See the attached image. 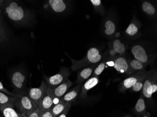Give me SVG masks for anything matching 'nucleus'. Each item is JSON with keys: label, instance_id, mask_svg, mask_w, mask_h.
<instances>
[{"label": "nucleus", "instance_id": "f257e3e1", "mask_svg": "<svg viewBox=\"0 0 157 117\" xmlns=\"http://www.w3.org/2000/svg\"><path fill=\"white\" fill-rule=\"evenodd\" d=\"M102 58L98 49L96 47H92L88 50L87 55L83 59L75 60L71 59L72 61V70L75 71L89 65L96 64L101 60Z\"/></svg>", "mask_w": 157, "mask_h": 117}, {"label": "nucleus", "instance_id": "f03ea898", "mask_svg": "<svg viewBox=\"0 0 157 117\" xmlns=\"http://www.w3.org/2000/svg\"><path fill=\"white\" fill-rule=\"evenodd\" d=\"M5 2V1H4ZM3 3L2 9H4V13L7 17L16 22H20L25 17L24 9L16 2Z\"/></svg>", "mask_w": 157, "mask_h": 117}, {"label": "nucleus", "instance_id": "7ed1b4c3", "mask_svg": "<svg viewBox=\"0 0 157 117\" xmlns=\"http://www.w3.org/2000/svg\"><path fill=\"white\" fill-rule=\"evenodd\" d=\"M142 93L146 98H150L152 94L157 91V73L153 69L147 72L144 80Z\"/></svg>", "mask_w": 157, "mask_h": 117}, {"label": "nucleus", "instance_id": "20e7f679", "mask_svg": "<svg viewBox=\"0 0 157 117\" xmlns=\"http://www.w3.org/2000/svg\"><path fill=\"white\" fill-rule=\"evenodd\" d=\"M10 81L15 94L21 95L25 94L26 79V75L21 70L13 71L10 75Z\"/></svg>", "mask_w": 157, "mask_h": 117}, {"label": "nucleus", "instance_id": "39448f33", "mask_svg": "<svg viewBox=\"0 0 157 117\" xmlns=\"http://www.w3.org/2000/svg\"><path fill=\"white\" fill-rule=\"evenodd\" d=\"M70 74V71L68 68H62L56 74L49 77H45L46 83L49 88H54L68 78Z\"/></svg>", "mask_w": 157, "mask_h": 117}, {"label": "nucleus", "instance_id": "423d86ee", "mask_svg": "<svg viewBox=\"0 0 157 117\" xmlns=\"http://www.w3.org/2000/svg\"><path fill=\"white\" fill-rule=\"evenodd\" d=\"M15 106L21 113L27 114L37 108L28 97L26 93L19 95L17 98L14 107Z\"/></svg>", "mask_w": 157, "mask_h": 117}, {"label": "nucleus", "instance_id": "0eeeda50", "mask_svg": "<svg viewBox=\"0 0 157 117\" xmlns=\"http://www.w3.org/2000/svg\"><path fill=\"white\" fill-rule=\"evenodd\" d=\"M45 82L43 80L40 87L38 88H30L28 90V97H29L35 106L39 108L40 100L47 88Z\"/></svg>", "mask_w": 157, "mask_h": 117}, {"label": "nucleus", "instance_id": "6e6552de", "mask_svg": "<svg viewBox=\"0 0 157 117\" xmlns=\"http://www.w3.org/2000/svg\"><path fill=\"white\" fill-rule=\"evenodd\" d=\"M147 72L145 71H139L134 73L130 77L126 78L121 83L120 87L121 91H125L126 90L132 89L137 82L144 80L146 77Z\"/></svg>", "mask_w": 157, "mask_h": 117}, {"label": "nucleus", "instance_id": "1a4fd4ad", "mask_svg": "<svg viewBox=\"0 0 157 117\" xmlns=\"http://www.w3.org/2000/svg\"><path fill=\"white\" fill-rule=\"evenodd\" d=\"M73 85V82L71 81L68 78L62 82L60 85L53 89L48 88L49 92L52 94L54 98L60 99V98L68 91Z\"/></svg>", "mask_w": 157, "mask_h": 117}, {"label": "nucleus", "instance_id": "9d476101", "mask_svg": "<svg viewBox=\"0 0 157 117\" xmlns=\"http://www.w3.org/2000/svg\"><path fill=\"white\" fill-rule=\"evenodd\" d=\"M114 68L117 72L131 75L135 73L129 66V62L124 57H120L114 60Z\"/></svg>", "mask_w": 157, "mask_h": 117}, {"label": "nucleus", "instance_id": "9b49d317", "mask_svg": "<svg viewBox=\"0 0 157 117\" xmlns=\"http://www.w3.org/2000/svg\"><path fill=\"white\" fill-rule=\"evenodd\" d=\"M131 51L135 59L140 61L145 65L148 64L149 56L143 46L139 45H136L132 47Z\"/></svg>", "mask_w": 157, "mask_h": 117}, {"label": "nucleus", "instance_id": "f8f14e48", "mask_svg": "<svg viewBox=\"0 0 157 117\" xmlns=\"http://www.w3.org/2000/svg\"><path fill=\"white\" fill-rule=\"evenodd\" d=\"M54 99L52 94L49 92L48 87L42 97L39 108L42 110H50L54 105Z\"/></svg>", "mask_w": 157, "mask_h": 117}, {"label": "nucleus", "instance_id": "ddd939ff", "mask_svg": "<svg viewBox=\"0 0 157 117\" xmlns=\"http://www.w3.org/2000/svg\"><path fill=\"white\" fill-rule=\"evenodd\" d=\"M82 84H78L65 94L60 100L68 104H72L76 100L81 92Z\"/></svg>", "mask_w": 157, "mask_h": 117}, {"label": "nucleus", "instance_id": "4468645a", "mask_svg": "<svg viewBox=\"0 0 157 117\" xmlns=\"http://www.w3.org/2000/svg\"><path fill=\"white\" fill-rule=\"evenodd\" d=\"M99 82V79L98 77H92L87 80L82 86L80 97L84 98L86 97L87 92L96 86Z\"/></svg>", "mask_w": 157, "mask_h": 117}, {"label": "nucleus", "instance_id": "2eb2a0df", "mask_svg": "<svg viewBox=\"0 0 157 117\" xmlns=\"http://www.w3.org/2000/svg\"><path fill=\"white\" fill-rule=\"evenodd\" d=\"M94 70V66L86 68L82 70L78 71L77 73V78L76 83L78 84H82V83L85 81L89 77H90Z\"/></svg>", "mask_w": 157, "mask_h": 117}, {"label": "nucleus", "instance_id": "dca6fc26", "mask_svg": "<svg viewBox=\"0 0 157 117\" xmlns=\"http://www.w3.org/2000/svg\"><path fill=\"white\" fill-rule=\"evenodd\" d=\"M14 105L0 104V111L4 117H22V113H18L14 109Z\"/></svg>", "mask_w": 157, "mask_h": 117}, {"label": "nucleus", "instance_id": "f3484780", "mask_svg": "<svg viewBox=\"0 0 157 117\" xmlns=\"http://www.w3.org/2000/svg\"><path fill=\"white\" fill-rule=\"evenodd\" d=\"M71 107V104L67 103L60 100L59 102L54 105L51 108V111L55 117H58L67 109Z\"/></svg>", "mask_w": 157, "mask_h": 117}, {"label": "nucleus", "instance_id": "a211bd4d", "mask_svg": "<svg viewBox=\"0 0 157 117\" xmlns=\"http://www.w3.org/2000/svg\"><path fill=\"white\" fill-rule=\"evenodd\" d=\"M48 3L52 10L56 13H61L67 8V5L63 0H49Z\"/></svg>", "mask_w": 157, "mask_h": 117}, {"label": "nucleus", "instance_id": "6ab92c4d", "mask_svg": "<svg viewBox=\"0 0 157 117\" xmlns=\"http://www.w3.org/2000/svg\"><path fill=\"white\" fill-rule=\"evenodd\" d=\"M4 2V1H0V42H4L8 40V33L3 23L2 17V7Z\"/></svg>", "mask_w": 157, "mask_h": 117}, {"label": "nucleus", "instance_id": "aec40b11", "mask_svg": "<svg viewBox=\"0 0 157 117\" xmlns=\"http://www.w3.org/2000/svg\"><path fill=\"white\" fill-rule=\"evenodd\" d=\"M17 97L9 96L0 91V104H10L14 106Z\"/></svg>", "mask_w": 157, "mask_h": 117}, {"label": "nucleus", "instance_id": "412c9836", "mask_svg": "<svg viewBox=\"0 0 157 117\" xmlns=\"http://www.w3.org/2000/svg\"><path fill=\"white\" fill-rule=\"evenodd\" d=\"M146 107L144 99L140 97L137 100L135 106V111L139 115H143L146 112Z\"/></svg>", "mask_w": 157, "mask_h": 117}, {"label": "nucleus", "instance_id": "4be33fe9", "mask_svg": "<svg viewBox=\"0 0 157 117\" xmlns=\"http://www.w3.org/2000/svg\"><path fill=\"white\" fill-rule=\"evenodd\" d=\"M129 66L134 72L144 71L146 65L136 59L132 60L129 62Z\"/></svg>", "mask_w": 157, "mask_h": 117}, {"label": "nucleus", "instance_id": "5701e85b", "mask_svg": "<svg viewBox=\"0 0 157 117\" xmlns=\"http://www.w3.org/2000/svg\"><path fill=\"white\" fill-rule=\"evenodd\" d=\"M113 48L115 53L119 54H123L126 51L125 45L121 42L120 39H117L114 41L113 43Z\"/></svg>", "mask_w": 157, "mask_h": 117}, {"label": "nucleus", "instance_id": "b1692460", "mask_svg": "<svg viewBox=\"0 0 157 117\" xmlns=\"http://www.w3.org/2000/svg\"><path fill=\"white\" fill-rule=\"evenodd\" d=\"M142 7L143 11L149 15L153 16L156 13L155 7L150 2H144L142 4Z\"/></svg>", "mask_w": 157, "mask_h": 117}, {"label": "nucleus", "instance_id": "393cba45", "mask_svg": "<svg viewBox=\"0 0 157 117\" xmlns=\"http://www.w3.org/2000/svg\"><path fill=\"white\" fill-rule=\"evenodd\" d=\"M105 33L107 35H112L116 31V26L111 20H107L105 24Z\"/></svg>", "mask_w": 157, "mask_h": 117}, {"label": "nucleus", "instance_id": "a878e982", "mask_svg": "<svg viewBox=\"0 0 157 117\" xmlns=\"http://www.w3.org/2000/svg\"><path fill=\"white\" fill-rule=\"evenodd\" d=\"M138 28L134 23H131L128 26L126 30V32L129 36H134L137 33Z\"/></svg>", "mask_w": 157, "mask_h": 117}, {"label": "nucleus", "instance_id": "bb28decb", "mask_svg": "<svg viewBox=\"0 0 157 117\" xmlns=\"http://www.w3.org/2000/svg\"><path fill=\"white\" fill-rule=\"evenodd\" d=\"M105 68V64L104 62L99 64L98 66L95 68L94 72H93L92 77L98 78V76L103 72Z\"/></svg>", "mask_w": 157, "mask_h": 117}, {"label": "nucleus", "instance_id": "cd10ccee", "mask_svg": "<svg viewBox=\"0 0 157 117\" xmlns=\"http://www.w3.org/2000/svg\"><path fill=\"white\" fill-rule=\"evenodd\" d=\"M0 91L9 95L10 96L15 97H17L19 95H17V94H15L14 93L10 92L8 90H7L5 87L3 86V84L1 82H0Z\"/></svg>", "mask_w": 157, "mask_h": 117}, {"label": "nucleus", "instance_id": "c85d7f7f", "mask_svg": "<svg viewBox=\"0 0 157 117\" xmlns=\"http://www.w3.org/2000/svg\"><path fill=\"white\" fill-rule=\"evenodd\" d=\"M39 113L40 117H55L52 114L51 110H42L39 108Z\"/></svg>", "mask_w": 157, "mask_h": 117}, {"label": "nucleus", "instance_id": "c756f323", "mask_svg": "<svg viewBox=\"0 0 157 117\" xmlns=\"http://www.w3.org/2000/svg\"><path fill=\"white\" fill-rule=\"evenodd\" d=\"M27 117H40V116L39 108H37L31 112L26 114Z\"/></svg>", "mask_w": 157, "mask_h": 117}, {"label": "nucleus", "instance_id": "7c9ffc66", "mask_svg": "<svg viewBox=\"0 0 157 117\" xmlns=\"http://www.w3.org/2000/svg\"><path fill=\"white\" fill-rule=\"evenodd\" d=\"M90 2L94 6L98 7L101 5L102 2L100 0H90Z\"/></svg>", "mask_w": 157, "mask_h": 117}, {"label": "nucleus", "instance_id": "2f4dec72", "mask_svg": "<svg viewBox=\"0 0 157 117\" xmlns=\"http://www.w3.org/2000/svg\"><path fill=\"white\" fill-rule=\"evenodd\" d=\"M70 108L71 107L68 108V109H67L66 110H65V111L63 112L62 114H61L60 115H59V116H58V117H67V114H68V112L69 111Z\"/></svg>", "mask_w": 157, "mask_h": 117}, {"label": "nucleus", "instance_id": "473e14b6", "mask_svg": "<svg viewBox=\"0 0 157 117\" xmlns=\"http://www.w3.org/2000/svg\"><path fill=\"white\" fill-rule=\"evenodd\" d=\"M107 65H108L110 67H113L114 66V61H109L106 63Z\"/></svg>", "mask_w": 157, "mask_h": 117}, {"label": "nucleus", "instance_id": "72a5a7b5", "mask_svg": "<svg viewBox=\"0 0 157 117\" xmlns=\"http://www.w3.org/2000/svg\"><path fill=\"white\" fill-rule=\"evenodd\" d=\"M22 113V117H27V116H26V114L25 113Z\"/></svg>", "mask_w": 157, "mask_h": 117}, {"label": "nucleus", "instance_id": "f704fd0d", "mask_svg": "<svg viewBox=\"0 0 157 117\" xmlns=\"http://www.w3.org/2000/svg\"><path fill=\"white\" fill-rule=\"evenodd\" d=\"M147 117V116H143V117Z\"/></svg>", "mask_w": 157, "mask_h": 117}, {"label": "nucleus", "instance_id": "c9c22d12", "mask_svg": "<svg viewBox=\"0 0 157 117\" xmlns=\"http://www.w3.org/2000/svg\"><path fill=\"white\" fill-rule=\"evenodd\" d=\"M128 117V116H126V117Z\"/></svg>", "mask_w": 157, "mask_h": 117}]
</instances>
